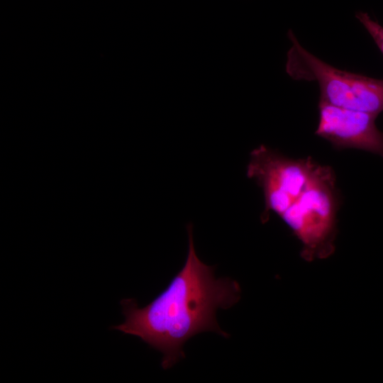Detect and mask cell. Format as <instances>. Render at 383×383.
I'll return each instance as SVG.
<instances>
[{"label":"cell","instance_id":"3957f363","mask_svg":"<svg viewBox=\"0 0 383 383\" xmlns=\"http://www.w3.org/2000/svg\"><path fill=\"white\" fill-rule=\"evenodd\" d=\"M333 170L318 165L299 199L280 216L303 244L306 259L334 250L339 194Z\"/></svg>","mask_w":383,"mask_h":383},{"label":"cell","instance_id":"7a4b0ae2","mask_svg":"<svg viewBox=\"0 0 383 383\" xmlns=\"http://www.w3.org/2000/svg\"><path fill=\"white\" fill-rule=\"evenodd\" d=\"M292 43L286 72L294 80L316 82L319 101L379 115L383 112V80L338 69L305 49L289 30Z\"/></svg>","mask_w":383,"mask_h":383},{"label":"cell","instance_id":"6da1fadb","mask_svg":"<svg viewBox=\"0 0 383 383\" xmlns=\"http://www.w3.org/2000/svg\"><path fill=\"white\" fill-rule=\"evenodd\" d=\"M187 230L188 253L181 270L147 306L140 308L134 299L122 300L125 321L113 326L126 334L138 336L161 352L165 370L184 357L183 346L194 335L211 331L228 337L216 321V310L231 307L240 296L236 281L228 277L216 279L214 267L200 260L191 223Z\"/></svg>","mask_w":383,"mask_h":383},{"label":"cell","instance_id":"8992f818","mask_svg":"<svg viewBox=\"0 0 383 383\" xmlns=\"http://www.w3.org/2000/svg\"><path fill=\"white\" fill-rule=\"evenodd\" d=\"M356 18L370 35L383 55V26L377 21L373 20L365 12H357L356 13Z\"/></svg>","mask_w":383,"mask_h":383},{"label":"cell","instance_id":"277c9868","mask_svg":"<svg viewBox=\"0 0 383 383\" xmlns=\"http://www.w3.org/2000/svg\"><path fill=\"white\" fill-rule=\"evenodd\" d=\"M318 165L310 157L292 158L263 144L250 152L246 175L262 189V223L271 213L280 217L299 199Z\"/></svg>","mask_w":383,"mask_h":383},{"label":"cell","instance_id":"5b68a950","mask_svg":"<svg viewBox=\"0 0 383 383\" xmlns=\"http://www.w3.org/2000/svg\"><path fill=\"white\" fill-rule=\"evenodd\" d=\"M315 134L336 149L355 148L383 158V132L375 123L378 115L318 102Z\"/></svg>","mask_w":383,"mask_h":383}]
</instances>
